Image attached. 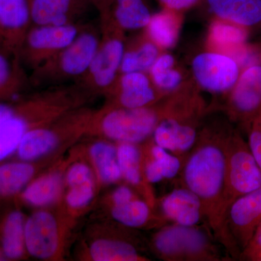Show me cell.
Wrapping results in <instances>:
<instances>
[{
	"mask_svg": "<svg viewBox=\"0 0 261 261\" xmlns=\"http://www.w3.org/2000/svg\"><path fill=\"white\" fill-rule=\"evenodd\" d=\"M232 128V123L226 116L202 123L181 171L183 187L200 201L204 224L230 258L240 259L241 252L228 231L225 205L226 145Z\"/></svg>",
	"mask_w": 261,
	"mask_h": 261,
	"instance_id": "1",
	"label": "cell"
},
{
	"mask_svg": "<svg viewBox=\"0 0 261 261\" xmlns=\"http://www.w3.org/2000/svg\"><path fill=\"white\" fill-rule=\"evenodd\" d=\"M94 111L77 108L55 121L27 132L15 152L16 159H58L67 149L87 136Z\"/></svg>",
	"mask_w": 261,
	"mask_h": 261,
	"instance_id": "2",
	"label": "cell"
},
{
	"mask_svg": "<svg viewBox=\"0 0 261 261\" xmlns=\"http://www.w3.org/2000/svg\"><path fill=\"white\" fill-rule=\"evenodd\" d=\"M163 99L145 108H125L108 105L94 113L87 135L116 144L143 143L152 137L163 119Z\"/></svg>",
	"mask_w": 261,
	"mask_h": 261,
	"instance_id": "3",
	"label": "cell"
},
{
	"mask_svg": "<svg viewBox=\"0 0 261 261\" xmlns=\"http://www.w3.org/2000/svg\"><path fill=\"white\" fill-rule=\"evenodd\" d=\"M219 245L205 224L187 226L174 223L160 227L149 242L154 255L166 261L221 260Z\"/></svg>",
	"mask_w": 261,
	"mask_h": 261,
	"instance_id": "4",
	"label": "cell"
},
{
	"mask_svg": "<svg viewBox=\"0 0 261 261\" xmlns=\"http://www.w3.org/2000/svg\"><path fill=\"white\" fill-rule=\"evenodd\" d=\"M74 224L58 205L36 209L25 220V247L29 256L41 260H63L67 239Z\"/></svg>",
	"mask_w": 261,
	"mask_h": 261,
	"instance_id": "5",
	"label": "cell"
},
{
	"mask_svg": "<svg viewBox=\"0 0 261 261\" xmlns=\"http://www.w3.org/2000/svg\"><path fill=\"white\" fill-rule=\"evenodd\" d=\"M225 205L261 187V169L247 142L236 128H231L226 145Z\"/></svg>",
	"mask_w": 261,
	"mask_h": 261,
	"instance_id": "6",
	"label": "cell"
},
{
	"mask_svg": "<svg viewBox=\"0 0 261 261\" xmlns=\"http://www.w3.org/2000/svg\"><path fill=\"white\" fill-rule=\"evenodd\" d=\"M58 116L54 105L42 95L17 105L16 112L0 123V163L15 154L27 132Z\"/></svg>",
	"mask_w": 261,
	"mask_h": 261,
	"instance_id": "7",
	"label": "cell"
},
{
	"mask_svg": "<svg viewBox=\"0 0 261 261\" xmlns=\"http://www.w3.org/2000/svg\"><path fill=\"white\" fill-rule=\"evenodd\" d=\"M97 32L82 30L69 46L37 68L39 78L64 80L84 77L100 45Z\"/></svg>",
	"mask_w": 261,
	"mask_h": 261,
	"instance_id": "8",
	"label": "cell"
},
{
	"mask_svg": "<svg viewBox=\"0 0 261 261\" xmlns=\"http://www.w3.org/2000/svg\"><path fill=\"white\" fill-rule=\"evenodd\" d=\"M104 19H106L108 25L106 34L101 39L99 49L84 77L88 88L108 93L119 76L126 46L123 31L111 19L107 17H104Z\"/></svg>",
	"mask_w": 261,
	"mask_h": 261,
	"instance_id": "9",
	"label": "cell"
},
{
	"mask_svg": "<svg viewBox=\"0 0 261 261\" xmlns=\"http://www.w3.org/2000/svg\"><path fill=\"white\" fill-rule=\"evenodd\" d=\"M221 111L232 123L247 130L254 117L261 111V63L244 68L238 82L225 97Z\"/></svg>",
	"mask_w": 261,
	"mask_h": 261,
	"instance_id": "10",
	"label": "cell"
},
{
	"mask_svg": "<svg viewBox=\"0 0 261 261\" xmlns=\"http://www.w3.org/2000/svg\"><path fill=\"white\" fill-rule=\"evenodd\" d=\"M192 78L201 90L226 97L238 82L242 69L231 56L207 50L194 57Z\"/></svg>",
	"mask_w": 261,
	"mask_h": 261,
	"instance_id": "11",
	"label": "cell"
},
{
	"mask_svg": "<svg viewBox=\"0 0 261 261\" xmlns=\"http://www.w3.org/2000/svg\"><path fill=\"white\" fill-rule=\"evenodd\" d=\"M82 31L75 23L34 25L25 35L19 57L33 67L39 68L69 46Z\"/></svg>",
	"mask_w": 261,
	"mask_h": 261,
	"instance_id": "12",
	"label": "cell"
},
{
	"mask_svg": "<svg viewBox=\"0 0 261 261\" xmlns=\"http://www.w3.org/2000/svg\"><path fill=\"white\" fill-rule=\"evenodd\" d=\"M67 159H58L37 175L23 189L17 200L35 209L47 208L59 205L65 190V172L70 162Z\"/></svg>",
	"mask_w": 261,
	"mask_h": 261,
	"instance_id": "13",
	"label": "cell"
},
{
	"mask_svg": "<svg viewBox=\"0 0 261 261\" xmlns=\"http://www.w3.org/2000/svg\"><path fill=\"white\" fill-rule=\"evenodd\" d=\"M108 106L125 108L147 107L166 97L154 87L148 73L130 72L119 75L116 84L108 92Z\"/></svg>",
	"mask_w": 261,
	"mask_h": 261,
	"instance_id": "14",
	"label": "cell"
},
{
	"mask_svg": "<svg viewBox=\"0 0 261 261\" xmlns=\"http://www.w3.org/2000/svg\"><path fill=\"white\" fill-rule=\"evenodd\" d=\"M260 224L261 187L237 199L228 208V231L240 252L251 241Z\"/></svg>",
	"mask_w": 261,
	"mask_h": 261,
	"instance_id": "15",
	"label": "cell"
},
{
	"mask_svg": "<svg viewBox=\"0 0 261 261\" xmlns=\"http://www.w3.org/2000/svg\"><path fill=\"white\" fill-rule=\"evenodd\" d=\"M32 0H0V47L19 57L32 23Z\"/></svg>",
	"mask_w": 261,
	"mask_h": 261,
	"instance_id": "16",
	"label": "cell"
},
{
	"mask_svg": "<svg viewBox=\"0 0 261 261\" xmlns=\"http://www.w3.org/2000/svg\"><path fill=\"white\" fill-rule=\"evenodd\" d=\"M116 145L122 179L154 209L157 200L152 185L146 178L143 151L141 144L122 142Z\"/></svg>",
	"mask_w": 261,
	"mask_h": 261,
	"instance_id": "17",
	"label": "cell"
},
{
	"mask_svg": "<svg viewBox=\"0 0 261 261\" xmlns=\"http://www.w3.org/2000/svg\"><path fill=\"white\" fill-rule=\"evenodd\" d=\"M83 257L92 261L150 260L130 238L121 232L95 237L86 247Z\"/></svg>",
	"mask_w": 261,
	"mask_h": 261,
	"instance_id": "18",
	"label": "cell"
},
{
	"mask_svg": "<svg viewBox=\"0 0 261 261\" xmlns=\"http://www.w3.org/2000/svg\"><path fill=\"white\" fill-rule=\"evenodd\" d=\"M96 5L94 0H32L31 16L34 25H65Z\"/></svg>",
	"mask_w": 261,
	"mask_h": 261,
	"instance_id": "19",
	"label": "cell"
},
{
	"mask_svg": "<svg viewBox=\"0 0 261 261\" xmlns=\"http://www.w3.org/2000/svg\"><path fill=\"white\" fill-rule=\"evenodd\" d=\"M58 159L27 161L16 159L0 163V201L16 199L44 167Z\"/></svg>",
	"mask_w": 261,
	"mask_h": 261,
	"instance_id": "20",
	"label": "cell"
},
{
	"mask_svg": "<svg viewBox=\"0 0 261 261\" xmlns=\"http://www.w3.org/2000/svg\"><path fill=\"white\" fill-rule=\"evenodd\" d=\"M83 151L93 170L99 189L121 181L116 143L97 138L83 149Z\"/></svg>",
	"mask_w": 261,
	"mask_h": 261,
	"instance_id": "21",
	"label": "cell"
},
{
	"mask_svg": "<svg viewBox=\"0 0 261 261\" xmlns=\"http://www.w3.org/2000/svg\"><path fill=\"white\" fill-rule=\"evenodd\" d=\"M98 9L123 32L145 29L152 15L145 0H104Z\"/></svg>",
	"mask_w": 261,
	"mask_h": 261,
	"instance_id": "22",
	"label": "cell"
},
{
	"mask_svg": "<svg viewBox=\"0 0 261 261\" xmlns=\"http://www.w3.org/2000/svg\"><path fill=\"white\" fill-rule=\"evenodd\" d=\"M216 18L261 33V0H206Z\"/></svg>",
	"mask_w": 261,
	"mask_h": 261,
	"instance_id": "23",
	"label": "cell"
},
{
	"mask_svg": "<svg viewBox=\"0 0 261 261\" xmlns=\"http://www.w3.org/2000/svg\"><path fill=\"white\" fill-rule=\"evenodd\" d=\"M163 217L182 226H195L202 220L197 196L187 187L175 189L161 200Z\"/></svg>",
	"mask_w": 261,
	"mask_h": 261,
	"instance_id": "24",
	"label": "cell"
},
{
	"mask_svg": "<svg viewBox=\"0 0 261 261\" xmlns=\"http://www.w3.org/2000/svg\"><path fill=\"white\" fill-rule=\"evenodd\" d=\"M27 216L18 207L5 212L0 219V244L8 260H23L29 256L25 247Z\"/></svg>",
	"mask_w": 261,
	"mask_h": 261,
	"instance_id": "25",
	"label": "cell"
},
{
	"mask_svg": "<svg viewBox=\"0 0 261 261\" xmlns=\"http://www.w3.org/2000/svg\"><path fill=\"white\" fill-rule=\"evenodd\" d=\"M108 209L116 224L128 228H160L166 223L164 218L154 216L153 208L139 196L126 203L111 206Z\"/></svg>",
	"mask_w": 261,
	"mask_h": 261,
	"instance_id": "26",
	"label": "cell"
},
{
	"mask_svg": "<svg viewBox=\"0 0 261 261\" xmlns=\"http://www.w3.org/2000/svg\"><path fill=\"white\" fill-rule=\"evenodd\" d=\"M182 13L163 8L151 17L145 34L161 50H168L177 43L183 22Z\"/></svg>",
	"mask_w": 261,
	"mask_h": 261,
	"instance_id": "27",
	"label": "cell"
},
{
	"mask_svg": "<svg viewBox=\"0 0 261 261\" xmlns=\"http://www.w3.org/2000/svg\"><path fill=\"white\" fill-rule=\"evenodd\" d=\"M249 31L227 20L215 18L209 27L208 50L232 56L246 42Z\"/></svg>",
	"mask_w": 261,
	"mask_h": 261,
	"instance_id": "28",
	"label": "cell"
},
{
	"mask_svg": "<svg viewBox=\"0 0 261 261\" xmlns=\"http://www.w3.org/2000/svg\"><path fill=\"white\" fill-rule=\"evenodd\" d=\"M148 74L154 87L164 95L177 90L191 79L187 77L175 57L166 51L160 55Z\"/></svg>",
	"mask_w": 261,
	"mask_h": 261,
	"instance_id": "29",
	"label": "cell"
},
{
	"mask_svg": "<svg viewBox=\"0 0 261 261\" xmlns=\"http://www.w3.org/2000/svg\"><path fill=\"white\" fill-rule=\"evenodd\" d=\"M163 51L145 34L129 47H126L120 68V75L130 72L148 73Z\"/></svg>",
	"mask_w": 261,
	"mask_h": 261,
	"instance_id": "30",
	"label": "cell"
},
{
	"mask_svg": "<svg viewBox=\"0 0 261 261\" xmlns=\"http://www.w3.org/2000/svg\"><path fill=\"white\" fill-rule=\"evenodd\" d=\"M97 180L65 187L64 193L59 207L72 221L80 218L92 205L98 192Z\"/></svg>",
	"mask_w": 261,
	"mask_h": 261,
	"instance_id": "31",
	"label": "cell"
},
{
	"mask_svg": "<svg viewBox=\"0 0 261 261\" xmlns=\"http://www.w3.org/2000/svg\"><path fill=\"white\" fill-rule=\"evenodd\" d=\"M18 57L0 47V102L13 97L21 85Z\"/></svg>",
	"mask_w": 261,
	"mask_h": 261,
	"instance_id": "32",
	"label": "cell"
},
{
	"mask_svg": "<svg viewBox=\"0 0 261 261\" xmlns=\"http://www.w3.org/2000/svg\"><path fill=\"white\" fill-rule=\"evenodd\" d=\"M145 144L152 157L159 163L162 169L163 177L167 179L176 177L181 171V159L176 154L168 153L166 149L156 145L152 137L146 141Z\"/></svg>",
	"mask_w": 261,
	"mask_h": 261,
	"instance_id": "33",
	"label": "cell"
},
{
	"mask_svg": "<svg viewBox=\"0 0 261 261\" xmlns=\"http://www.w3.org/2000/svg\"><path fill=\"white\" fill-rule=\"evenodd\" d=\"M246 132L247 144L261 169V111L250 122Z\"/></svg>",
	"mask_w": 261,
	"mask_h": 261,
	"instance_id": "34",
	"label": "cell"
},
{
	"mask_svg": "<svg viewBox=\"0 0 261 261\" xmlns=\"http://www.w3.org/2000/svg\"><path fill=\"white\" fill-rule=\"evenodd\" d=\"M138 194L128 185H120L113 190L106 197L105 204L108 207L122 205L138 197Z\"/></svg>",
	"mask_w": 261,
	"mask_h": 261,
	"instance_id": "35",
	"label": "cell"
},
{
	"mask_svg": "<svg viewBox=\"0 0 261 261\" xmlns=\"http://www.w3.org/2000/svg\"><path fill=\"white\" fill-rule=\"evenodd\" d=\"M240 258L242 260L261 261V225L251 241L242 251Z\"/></svg>",
	"mask_w": 261,
	"mask_h": 261,
	"instance_id": "36",
	"label": "cell"
},
{
	"mask_svg": "<svg viewBox=\"0 0 261 261\" xmlns=\"http://www.w3.org/2000/svg\"><path fill=\"white\" fill-rule=\"evenodd\" d=\"M165 9L183 13L199 3L200 0H159Z\"/></svg>",
	"mask_w": 261,
	"mask_h": 261,
	"instance_id": "37",
	"label": "cell"
},
{
	"mask_svg": "<svg viewBox=\"0 0 261 261\" xmlns=\"http://www.w3.org/2000/svg\"><path fill=\"white\" fill-rule=\"evenodd\" d=\"M17 105L2 101L0 102V123L9 118L16 112Z\"/></svg>",
	"mask_w": 261,
	"mask_h": 261,
	"instance_id": "38",
	"label": "cell"
},
{
	"mask_svg": "<svg viewBox=\"0 0 261 261\" xmlns=\"http://www.w3.org/2000/svg\"><path fill=\"white\" fill-rule=\"evenodd\" d=\"M8 260L6 257H5L4 252H3V248H2L1 244H0V261Z\"/></svg>",
	"mask_w": 261,
	"mask_h": 261,
	"instance_id": "39",
	"label": "cell"
},
{
	"mask_svg": "<svg viewBox=\"0 0 261 261\" xmlns=\"http://www.w3.org/2000/svg\"><path fill=\"white\" fill-rule=\"evenodd\" d=\"M94 3H95V4H97V3H99V2H100L101 0H94Z\"/></svg>",
	"mask_w": 261,
	"mask_h": 261,
	"instance_id": "40",
	"label": "cell"
},
{
	"mask_svg": "<svg viewBox=\"0 0 261 261\" xmlns=\"http://www.w3.org/2000/svg\"><path fill=\"white\" fill-rule=\"evenodd\" d=\"M260 225H261V224H260Z\"/></svg>",
	"mask_w": 261,
	"mask_h": 261,
	"instance_id": "41",
	"label": "cell"
}]
</instances>
